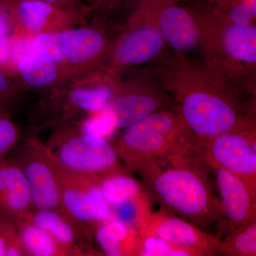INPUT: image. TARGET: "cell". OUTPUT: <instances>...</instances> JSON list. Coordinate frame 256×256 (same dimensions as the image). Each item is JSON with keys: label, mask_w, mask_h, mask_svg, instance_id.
I'll use <instances>...</instances> for the list:
<instances>
[{"label": "cell", "mask_w": 256, "mask_h": 256, "mask_svg": "<svg viewBox=\"0 0 256 256\" xmlns=\"http://www.w3.org/2000/svg\"><path fill=\"white\" fill-rule=\"evenodd\" d=\"M152 64L143 74L172 98L201 151L210 138L256 124L252 99L206 60L174 52Z\"/></svg>", "instance_id": "6da1fadb"}, {"label": "cell", "mask_w": 256, "mask_h": 256, "mask_svg": "<svg viewBox=\"0 0 256 256\" xmlns=\"http://www.w3.org/2000/svg\"><path fill=\"white\" fill-rule=\"evenodd\" d=\"M202 153L146 165L137 172L152 200L184 220L206 228L222 218L220 200L208 178Z\"/></svg>", "instance_id": "7a4b0ae2"}, {"label": "cell", "mask_w": 256, "mask_h": 256, "mask_svg": "<svg viewBox=\"0 0 256 256\" xmlns=\"http://www.w3.org/2000/svg\"><path fill=\"white\" fill-rule=\"evenodd\" d=\"M128 171L201 152L194 136L176 106L124 128L116 148Z\"/></svg>", "instance_id": "3957f363"}, {"label": "cell", "mask_w": 256, "mask_h": 256, "mask_svg": "<svg viewBox=\"0 0 256 256\" xmlns=\"http://www.w3.org/2000/svg\"><path fill=\"white\" fill-rule=\"evenodd\" d=\"M194 12L204 60L242 92L255 95L256 24H235L212 12Z\"/></svg>", "instance_id": "277c9868"}, {"label": "cell", "mask_w": 256, "mask_h": 256, "mask_svg": "<svg viewBox=\"0 0 256 256\" xmlns=\"http://www.w3.org/2000/svg\"><path fill=\"white\" fill-rule=\"evenodd\" d=\"M45 146L56 166L66 171L100 178L126 171L108 140L80 130H60Z\"/></svg>", "instance_id": "5b68a950"}, {"label": "cell", "mask_w": 256, "mask_h": 256, "mask_svg": "<svg viewBox=\"0 0 256 256\" xmlns=\"http://www.w3.org/2000/svg\"><path fill=\"white\" fill-rule=\"evenodd\" d=\"M166 46L156 24L138 8L128 20L124 32L112 44L100 70L118 76L130 67L159 60L166 54Z\"/></svg>", "instance_id": "8992f818"}, {"label": "cell", "mask_w": 256, "mask_h": 256, "mask_svg": "<svg viewBox=\"0 0 256 256\" xmlns=\"http://www.w3.org/2000/svg\"><path fill=\"white\" fill-rule=\"evenodd\" d=\"M56 169L62 212L76 226L88 232L92 226L95 227L114 218L112 208L102 194L100 178L70 172L58 166Z\"/></svg>", "instance_id": "52a82bcc"}, {"label": "cell", "mask_w": 256, "mask_h": 256, "mask_svg": "<svg viewBox=\"0 0 256 256\" xmlns=\"http://www.w3.org/2000/svg\"><path fill=\"white\" fill-rule=\"evenodd\" d=\"M175 106L174 101L146 74L128 80L116 77L107 108L114 114L118 130H124L158 111Z\"/></svg>", "instance_id": "ba28073f"}, {"label": "cell", "mask_w": 256, "mask_h": 256, "mask_svg": "<svg viewBox=\"0 0 256 256\" xmlns=\"http://www.w3.org/2000/svg\"><path fill=\"white\" fill-rule=\"evenodd\" d=\"M202 156L208 166L230 172L256 194V124L210 138L202 146Z\"/></svg>", "instance_id": "9c48e42d"}, {"label": "cell", "mask_w": 256, "mask_h": 256, "mask_svg": "<svg viewBox=\"0 0 256 256\" xmlns=\"http://www.w3.org/2000/svg\"><path fill=\"white\" fill-rule=\"evenodd\" d=\"M57 35L68 82L100 70L112 44L98 26H74Z\"/></svg>", "instance_id": "30bf717a"}, {"label": "cell", "mask_w": 256, "mask_h": 256, "mask_svg": "<svg viewBox=\"0 0 256 256\" xmlns=\"http://www.w3.org/2000/svg\"><path fill=\"white\" fill-rule=\"evenodd\" d=\"M18 32V36L60 32L82 22L88 11L64 8L42 0H0Z\"/></svg>", "instance_id": "8fae6325"}, {"label": "cell", "mask_w": 256, "mask_h": 256, "mask_svg": "<svg viewBox=\"0 0 256 256\" xmlns=\"http://www.w3.org/2000/svg\"><path fill=\"white\" fill-rule=\"evenodd\" d=\"M139 8L154 22L166 46L174 52L186 54L200 50L201 30L194 12L172 0H143Z\"/></svg>", "instance_id": "7c38bea8"}, {"label": "cell", "mask_w": 256, "mask_h": 256, "mask_svg": "<svg viewBox=\"0 0 256 256\" xmlns=\"http://www.w3.org/2000/svg\"><path fill=\"white\" fill-rule=\"evenodd\" d=\"M18 162L28 180L34 210L62 212L58 172L46 146L36 139H30Z\"/></svg>", "instance_id": "4fadbf2b"}, {"label": "cell", "mask_w": 256, "mask_h": 256, "mask_svg": "<svg viewBox=\"0 0 256 256\" xmlns=\"http://www.w3.org/2000/svg\"><path fill=\"white\" fill-rule=\"evenodd\" d=\"M146 235L186 248L195 256H222V242L218 237L164 208L152 212L142 237Z\"/></svg>", "instance_id": "5bb4252c"}, {"label": "cell", "mask_w": 256, "mask_h": 256, "mask_svg": "<svg viewBox=\"0 0 256 256\" xmlns=\"http://www.w3.org/2000/svg\"><path fill=\"white\" fill-rule=\"evenodd\" d=\"M220 192L222 218L220 223L229 230L256 220V194L240 178L218 166L212 165ZM218 223V224H220Z\"/></svg>", "instance_id": "9a60e30c"}, {"label": "cell", "mask_w": 256, "mask_h": 256, "mask_svg": "<svg viewBox=\"0 0 256 256\" xmlns=\"http://www.w3.org/2000/svg\"><path fill=\"white\" fill-rule=\"evenodd\" d=\"M34 210L31 191L16 161L0 159V216L18 225Z\"/></svg>", "instance_id": "2e32d148"}, {"label": "cell", "mask_w": 256, "mask_h": 256, "mask_svg": "<svg viewBox=\"0 0 256 256\" xmlns=\"http://www.w3.org/2000/svg\"><path fill=\"white\" fill-rule=\"evenodd\" d=\"M116 77L98 70L73 79L67 95L68 107L88 114L102 110L112 98Z\"/></svg>", "instance_id": "e0dca14e"}, {"label": "cell", "mask_w": 256, "mask_h": 256, "mask_svg": "<svg viewBox=\"0 0 256 256\" xmlns=\"http://www.w3.org/2000/svg\"><path fill=\"white\" fill-rule=\"evenodd\" d=\"M95 229L96 240L106 256H140L142 236L130 224L112 218L98 224Z\"/></svg>", "instance_id": "ac0fdd59"}, {"label": "cell", "mask_w": 256, "mask_h": 256, "mask_svg": "<svg viewBox=\"0 0 256 256\" xmlns=\"http://www.w3.org/2000/svg\"><path fill=\"white\" fill-rule=\"evenodd\" d=\"M30 218L50 234L63 250L64 255L80 256L84 254V249H87L84 247V242L79 240L78 234L82 229L76 226L60 210H33Z\"/></svg>", "instance_id": "d6986e66"}, {"label": "cell", "mask_w": 256, "mask_h": 256, "mask_svg": "<svg viewBox=\"0 0 256 256\" xmlns=\"http://www.w3.org/2000/svg\"><path fill=\"white\" fill-rule=\"evenodd\" d=\"M14 66L24 84L33 88H48L68 82L66 74L58 64L33 50L20 55Z\"/></svg>", "instance_id": "ffe728a7"}, {"label": "cell", "mask_w": 256, "mask_h": 256, "mask_svg": "<svg viewBox=\"0 0 256 256\" xmlns=\"http://www.w3.org/2000/svg\"><path fill=\"white\" fill-rule=\"evenodd\" d=\"M100 188L106 201L111 208L127 202L151 198L142 184L122 171L104 176Z\"/></svg>", "instance_id": "44dd1931"}, {"label": "cell", "mask_w": 256, "mask_h": 256, "mask_svg": "<svg viewBox=\"0 0 256 256\" xmlns=\"http://www.w3.org/2000/svg\"><path fill=\"white\" fill-rule=\"evenodd\" d=\"M16 226L26 256H65L54 239L46 230L34 224L30 216Z\"/></svg>", "instance_id": "7402d4cb"}, {"label": "cell", "mask_w": 256, "mask_h": 256, "mask_svg": "<svg viewBox=\"0 0 256 256\" xmlns=\"http://www.w3.org/2000/svg\"><path fill=\"white\" fill-rule=\"evenodd\" d=\"M222 242V256H256V220L229 230Z\"/></svg>", "instance_id": "603a6c76"}, {"label": "cell", "mask_w": 256, "mask_h": 256, "mask_svg": "<svg viewBox=\"0 0 256 256\" xmlns=\"http://www.w3.org/2000/svg\"><path fill=\"white\" fill-rule=\"evenodd\" d=\"M79 130L89 136L108 140L118 128L114 114L107 108H104L98 112L89 114L80 124Z\"/></svg>", "instance_id": "cb8c5ba5"}, {"label": "cell", "mask_w": 256, "mask_h": 256, "mask_svg": "<svg viewBox=\"0 0 256 256\" xmlns=\"http://www.w3.org/2000/svg\"><path fill=\"white\" fill-rule=\"evenodd\" d=\"M57 33L58 32L40 33L32 36L30 40V50L48 56L63 69L68 79Z\"/></svg>", "instance_id": "d4e9b609"}, {"label": "cell", "mask_w": 256, "mask_h": 256, "mask_svg": "<svg viewBox=\"0 0 256 256\" xmlns=\"http://www.w3.org/2000/svg\"><path fill=\"white\" fill-rule=\"evenodd\" d=\"M142 238L140 256H195L186 248L176 245L159 236L146 235Z\"/></svg>", "instance_id": "484cf974"}, {"label": "cell", "mask_w": 256, "mask_h": 256, "mask_svg": "<svg viewBox=\"0 0 256 256\" xmlns=\"http://www.w3.org/2000/svg\"><path fill=\"white\" fill-rule=\"evenodd\" d=\"M21 244L18 226L0 216V256H5L8 248Z\"/></svg>", "instance_id": "4316f807"}, {"label": "cell", "mask_w": 256, "mask_h": 256, "mask_svg": "<svg viewBox=\"0 0 256 256\" xmlns=\"http://www.w3.org/2000/svg\"><path fill=\"white\" fill-rule=\"evenodd\" d=\"M18 132L16 126L8 118L0 116V159L16 144Z\"/></svg>", "instance_id": "83f0119b"}, {"label": "cell", "mask_w": 256, "mask_h": 256, "mask_svg": "<svg viewBox=\"0 0 256 256\" xmlns=\"http://www.w3.org/2000/svg\"><path fill=\"white\" fill-rule=\"evenodd\" d=\"M42 1L60 5V6H64V8L84 10V11L88 10V8L84 5V0H42Z\"/></svg>", "instance_id": "f1b7e54d"}, {"label": "cell", "mask_w": 256, "mask_h": 256, "mask_svg": "<svg viewBox=\"0 0 256 256\" xmlns=\"http://www.w3.org/2000/svg\"><path fill=\"white\" fill-rule=\"evenodd\" d=\"M11 94V86L4 74L0 70V101L6 100Z\"/></svg>", "instance_id": "f546056e"}, {"label": "cell", "mask_w": 256, "mask_h": 256, "mask_svg": "<svg viewBox=\"0 0 256 256\" xmlns=\"http://www.w3.org/2000/svg\"><path fill=\"white\" fill-rule=\"evenodd\" d=\"M242 4L247 6L250 11L256 15V0H240Z\"/></svg>", "instance_id": "4dcf8cb0"}, {"label": "cell", "mask_w": 256, "mask_h": 256, "mask_svg": "<svg viewBox=\"0 0 256 256\" xmlns=\"http://www.w3.org/2000/svg\"><path fill=\"white\" fill-rule=\"evenodd\" d=\"M96 4H99L100 3L105 2L106 0H94Z\"/></svg>", "instance_id": "1f68e13d"}]
</instances>
